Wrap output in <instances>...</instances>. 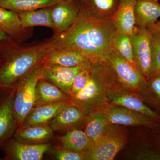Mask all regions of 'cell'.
Here are the masks:
<instances>
[{"label": "cell", "mask_w": 160, "mask_h": 160, "mask_svg": "<svg viewBox=\"0 0 160 160\" xmlns=\"http://www.w3.org/2000/svg\"><path fill=\"white\" fill-rule=\"evenodd\" d=\"M92 14L87 8L80 9L72 26L49 42L50 48L77 52L87 64L109 63L116 29L112 20L100 18Z\"/></svg>", "instance_id": "cell-1"}, {"label": "cell", "mask_w": 160, "mask_h": 160, "mask_svg": "<svg viewBox=\"0 0 160 160\" xmlns=\"http://www.w3.org/2000/svg\"><path fill=\"white\" fill-rule=\"evenodd\" d=\"M5 41L0 44V87L12 89L38 66L50 47L49 43L18 49Z\"/></svg>", "instance_id": "cell-2"}, {"label": "cell", "mask_w": 160, "mask_h": 160, "mask_svg": "<svg viewBox=\"0 0 160 160\" xmlns=\"http://www.w3.org/2000/svg\"><path fill=\"white\" fill-rule=\"evenodd\" d=\"M42 67L37 66L20 80L15 87L13 112L19 129L36 102V87L41 78Z\"/></svg>", "instance_id": "cell-3"}, {"label": "cell", "mask_w": 160, "mask_h": 160, "mask_svg": "<svg viewBox=\"0 0 160 160\" xmlns=\"http://www.w3.org/2000/svg\"><path fill=\"white\" fill-rule=\"evenodd\" d=\"M125 143V137L119 132L106 130L99 139L89 146L87 158L92 160H113Z\"/></svg>", "instance_id": "cell-4"}, {"label": "cell", "mask_w": 160, "mask_h": 160, "mask_svg": "<svg viewBox=\"0 0 160 160\" xmlns=\"http://www.w3.org/2000/svg\"><path fill=\"white\" fill-rule=\"evenodd\" d=\"M132 38V52L136 64L146 78L149 77L152 64L151 35L145 27L134 30Z\"/></svg>", "instance_id": "cell-5"}, {"label": "cell", "mask_w": 160, "mask_h": 160, "mask_svg": "<svg viewBox=\"0 0 160 160\" xmlns=\"http://www.w3.org/2000/svg\"><path fill=\"white\" fill-rule=\"evenodd\" d=\"M85 66L67 67L43 65L41 78L50 80L66 94H69L75 77Z\"/></svg>", "instance_id": "cell-6"}, {"label": "cell", "mask_w": 160, "mask_h": 160, "mask_svg": "<svg viewBox=\"0 0 160 160\" xmlns=\"http://www.w3.org/2000/svg\"><path fill=\"white\" fill-rule=\"evenodd\" d=\"M75 0H62L51 8L53 29L58 33L66 31L77 18L80 9Z\"/></svg>", "instance_id": "cell-7"}, {"label": "cell", "mask_w": 160, "mask_h": 160, "mask_svg": "<svg viewBox=\"0 0 160 160\" xmlns=\"http://www.w3.org/2000/svg\"><path fill=\"white\" fill-rule=\"evenodd\" d=\"M109 63L113 67L121 82L126 87L135 89L139 86L142 77L135 67L128 61L112 50Z\"/></svg>", "instance_id": "cell-8"}, {"label": "cell", "mask_w": 160, "mask_h": 160, "mask_svg": "<svg viewBox=\"0 0 160 160\" xmlns=\"http://www.w3.org/2000/svg\"><path fill=\"white\" fill-rule=\"evenodd\" d=\"M50 145L47 144L29 145L18 140H11L6 146V151L9 158L18 160H40L48 151Z\"/></svg>", "instance_id": "cell-9"}, {"label": "cell", "mask_w": 160, "mask_h": 160, "mask_svg": "<svg viewBox=\"0 0 160 160\" xmlns=\"http://www.w3.org/2000/svg\"><path fill=\"white\" fill-rule=\"evenodd\" d=\"M105 116L108 123L116 125L149 127L157 126L149 117L123 107L110 108Z\"/></svg>", "instance_id": "cell-10"}, {"label": "cell", "mask_w": 160, "mask_h": 160, "mask_svg": "<svg viewBox=\"0 0 160 160\" xmlns=\"http://www.w3.org/2000/svg\"><path fill=\"white\" fill-rule=\"evenodd\" d=\"M135 0H120L112 22L117 32L132 36L136 23Z\"/></svg>", "instance_id": "cell-11"}, {"label": "cell", "mask_w": 160, "mask_h": 160, "mask_svg": "<svg viewBox=\"0 0 160 160\" xmlns=\"http://www.w3.org/2000/svg\"><path fill=\"white\" fill-rule=\"evenodd\" d=\"M41 63L42 65L67 67L87 65L84 57L77 52L71 49H55L50 47L43 57Z\"/></svg>", "instance_id": "cell-12"}, {"label": "cell", "mask_w": 160, "mask_h": 160, "mask_svg": "<svg viewBox=\"0 0 160 160\" xmlns=\"http://www.w3.org/2000/svg\"><path fill=\"white\" fill-rule=\"evenodd\" d=\"M15 87L0 102V146L13 134L17 127L13 112Z\"/></svg>", "instance_id": "cell-13"}, {"label": "cell", "mask_w": 160, "mask_h": 160, "mask_svg": "<svg viewBox=\"0 0 160 160\" xmlns=\"http://www.w3.org/2000/svg\"><path fill=\"white\" fill-rule=\"evenodd\" d=\"M69 105L66 101L38 105L29 113L21 128L44 125L52 120L60 110Z\"/></svg>", "instance_id": "cell-14"}, {"label": "cell", "mask_w": 160, "mask_h": 160, "mask_svg": "<svg viewBox=\"0 0 160 160\" xmlns=\"http://www.w3.org/2000/svg\"><path fill=\"white\" fill-rule=\"evenodd\" d=\"M135 16L140 26L150 27L160 18V3L158 0H135Z\"/></svg>", "instance_id": "cell-15"}, {"label": "cell", "mask_w": 160, "mask_h": 160, "mask_svg": "<svg viewBox=\"0 0 160 160\" xmlns=\"http://www.w3.org/2000/svg\"><path fill=\"white\" fill-rule=\"evenodd\" d=\"M22 29L32 26H46L53 29L50 7L18 12Z\"/></svg>", "instance_id": "cell-16"}, {"label": "cell", "mask_w": 160, "mask_h": 160, "mask_svg": "<svg viewBox=\"0 0 160 160\" xmlns=\"http://www.w3.org/2000/svg\"><path fill=\"white\" fill-rule=\"evenodd\" d=\"M83 115L76 106L69 105L60 110L51 120L52 130H61L74 126L82 120Z\"/></svg>", "instance_id": "cell-17"}, {"label": "cell", "mask_w": 160, "mask_h": 160, "mask_svg": "<svg viewBox=\"0 0 160 160\" xmlns=\"http://www.w3.org/2000/svg\"><path fill=\"white\" fill-rule=\"evenodd\" d=\"M66 94L57 86L41 78L37 85L36 105L66 101Z\"/></svg>", "instance_id": "cell-18"}, {"label": "cell", "mask_w": 160, "mask_h": 160, "mask_svg": "<svg viewBox=\"0 0 160 160\" xmlns=\"http://www.w3.org/2000/svg\"><path fill=\"white\" fill-rule=\"evenodd\" d=\"M62 0H0V7L18 12L55 6Z\"/></svg>", "instance_id": "cell-19"}, {"label": "cell", "mask_w": 160, "mask_h": 160, "mask_svg": "<svg viewBox=\"0 0 160 160\" xmlns=\"http://www.w3.org/2000/svg\"><path fill=\"white\" fill-rule=\"evenodd\" d=\"M114 104L139 112L156 120H160V118L155 112L152 111L138 98L128 94H122L115 96L112 98Z\"/></svg>", "instance_id": "cell-20"}, {"label": "cell", "mask_w": 160, "mask_h": 160, "mask_svg": "<svg viewBox=\"0 0 160 160\" xmlns=\"http://www.w3.org/2000/svg\"><path fill=\"white\" fill-rule=\"evenodd\" d=\"M60 140L65 149L77 152L88 149L92 144L91 139L86 132L78 129L68 132Z\"/></svg>", "instance_id": "cell-21"}, {"label": "cell", "mask_w": 160, "mask_h": 160, "mask_svg": "<svg viewBox=\"0 0 160 160\" xmlns=\"http://www.w3.org/2000/svg\"><path fill=\"white\" fill-rule=\"evenodd\" d=\"M52 129L44 125L21 128L17 130L14 136L18 140L40 142L51 137Z\"/></svg>", "instance_id": "cell-22"}, {"label": "cell", "mask_w": 160, "mask_h": 160, "mask_svg": "<svg viewBox=\"0 0 160 160\" xmlns=\"http://www.w3.org/2000/svg\"><path fill=\"white\" fill-rule=\"evenodd\" d=\"M112 49L133 66L138 67L133 57L131 36L116 32L112 40Z\"/></svg>", "instance_id": "cell-23"}, {"label": "cell", "mask_w": 160, "mask_h": 160, "mask_svg": "<svg viewBox=\"0 0 160 160\" xmlns=\"http://www.w3.org/2000/svg\"><path fill=\"white\" fill-rule=\"evenodd\" d=\"M22 29L17 12L0 7V30L5 32L11 37Z\"/></svg>", "instance_id": "cell-24"}, {"label": "cell", "mask_w": 160, "mask_h": 160, "mask_svg": "<svg viewBox=\"0 0 160 160\" xmlns=\"http://www.w3.org/2000/svg\"><path fill=\"white\" fill-rule=\"evenodd\" d=\"M108 122L105 115L98 114L89 120L86 125L85 132L95 143L102 137L107 130Z\"/></svg>", "instance_id": "cell-25"}, {"label": "cell", "mask_w": 160, "mask_h": 160, "mask_svg": "<svg viewBox=\"0 0 160 160\" xmlns=\"http://www.w3.org/2000/svg\"><path fill=\"white\" fill-rule=\"evenodd\" d=\"M151 35L152 64L149 77L157 76L160 72V32L152 26L149 27Z\"/></svg>", "instance_id": "cell-26"}, {"label": "cell", "mask_w": 160, "mask_h": 160, "mask_svg": "<svg viewBox=\"0 0 160 160\" xmlns=\"http://www.w3.org/2000/svg\"><path fill=\"white\" fill-rule=\"evenodd\" d=\"M88 8L98 13L108 14L116 10L120 0H84Z\"/></svg>", "instance_id": "cell-27"}, {"label": "cell", "mask_w": 160, "mask_h": 160, "mask_svg": "<svg viewBox=\"0 0 160 160\" xmlns=\"http://www.w3.org/2000/svg\"><path fill=\"white\" fill-rule=\"evenodd\" d=\"M98 91L99 86L97 82L91 77L86 86L75 94L72 98L77 102H85L95 97Z\"/></svg>", "instance_id": "cell-28"}, {"label": "cell", "mask_w": 160, "mask_h": 160, "mask_svg": "<svg viewBox=\"0 0 160 160\" xmlns=\"http://www.w3.org/2000/svg\"><path fill=\"white\" fill-rule=\"evenodd\" d=\"M90 78V72L85 66L75 77L69 94L72 97L78 92L83 89L87 85Z\"/></svg>", "instance_id": "cell-29"}, {"label": "cell", "mask_w": 160, "mask_h": 160, "mask_svg": "<svg viewBox=\"0 0 160 160\" xmlns=\"http://www.w3.org/2000/svg\"><path fill=\"white\" fill-rule=\"evenodd\" d=\"M56 158L59 160H82L85 159V155L82 152L62 149L55 152Z\"/></svg>", "instance_id": "cell-30"}, {"label": "cell", "mask_w": 160, "mask_h": 160, "mask_svg": "<svg viewBox=\"0 0 160 160\" xmlns=\"http://www.w3.org/2000/svg\"><path fill=\"white\" fill-rule=\"evenodd\" d=\"M151 86L155 92L160 98V77L158 76L157 77L152 80Z\"/></svg>", "instance_id": "cell-31"}, {"label": "cell", "mask_w": 160, "mask_h": 160, "mask_svg": "<svg viewBox=\"0 0 160 160\" xmlns=\"http://www.w3.org/2000/svg\"><path fill=\"white\" fill-rule=\"evenodd\" d=\"M10 37L5 32L0 30V43L10 40Z\"/></svg>", "instance_id": "cell-32"}, {"label": "cell", "mask_w": 160, "mask_h": 160, "mask_svg": "<svg viewBox=\"0 0 160 160\" xmlns=\"http://www.w3.org/2000/svg\"><path fill=\"white\" fill-rule=\"evenodd\" d=\"M155 29H156L157 31L159 32H160V21L157 23H155L153 25L151 26Z\"/></svg>", "instance_id": "cell-33"}, {"label": "cell", "mask_w": 160, "mask_h": 160, "mask_svg": "<svg viewBox=\"0 0 160 160\" xmlns=\"http://www.w3.org/2000/svg\"><path fill=\"white\" fill-rule=\"evenodd\" d=\"M8 89H6V88H2V87H0V98H1L2 95V94L3 92Z\"/></svg>", "instance_id": "cell-34"}, {"label": "cell", "mask_w": 160, "mask_h": 160, "mask_svg": "<svg viewBox=\"0 0 160 160\" xmlns=\"http://www.w3.org/2000/svg\"><path fill=\"white\" fill-rule=\"evenodd\" d=\"M157 76H158L160 77V72Z\"/></svg>", "instance_id": "cell-35"}, {"label": "cell", "mask_w": 160, "mask_h": 160, "mask_svg": "<svg viewBox=\"0 0 160 160\" xmlns=\"http://www.w3.org/2000/svg\"></svg>", "instance_id": "cell-36"}]
</instances>
